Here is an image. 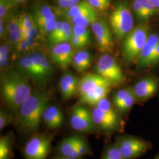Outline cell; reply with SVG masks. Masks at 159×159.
<instances>
[{
  "label": "cell",
  "instance_id": "1",
  "mask_svg": "<svg viewBox=\"0 0 159 159\" xmlns=\"http://www.w3.org/2000/svg\"><path fill=\"white\" fill-rule=\"evenodd\" d=\"M50 98L48 92L36 91L24 102L18 111V126L21 130L32 133L39 129Z\"/></svg>",
  "mask_w": 159,
  "mask_h": 159
},
{
  "label": "cell",
  "instance_id": "2",
  "mask_svg": "<svg viewBox=\"0 0 159 159\" xmlns=\"http://www.w3.org/2000/svg\"><path fill=\"white\" fill-rule=\"evenodd\" d=\"M1 93L6 105L14 111H18L32 93L27 77L14 70H8L2 74Z\"/></svg>",
  "mask_w": 159,
  "mask_h": 159
},
{
  "label": "cell",
  "instance_id": "3",
  "mask_svg": "<svg viewBox=\"0 0 159 159\" xmlns=\"http://www.w3.org/2000/svg\"><path fill=\"white\" fill-rule=\"evenodd\" d=\"M109 22L118 40L125 39L134 28L133 12L127 0H119L115 4L109 16Z\"/></svg>",
  "mask_w": 159,
  "mask_h": 159
},
{
  "label": "cell",
  "instance_id": "4",
  "mask_svg": "<svg viewBox=\"0 0 159 159\" xmlns=\"http://www.w3.org/2000/svg\"><path fill=\"white\" fill-rule=\"evenodd\" d=\"M150 34V29L147 24H139L125 37L121 51L125 62L136 63Z\"/></svg>",
  "mask_w": 159,
  "mask_h": 159
},
{
  "label": "cell",
  "instance_id": "5",
  "mask_svg": "<svg viewBox=\"0 0 159 159\" xmlns=\"http://www.w3.org/2000/svg\"><path fill=\"white\" fill-rule=\"evenodd\" d=\"M115 143L123 159H136L152 147V144L144 140L127 135L118 137Z\"/></svg>",
  "mask_w": 159,
  "mask_h": 159
},
{
  "label": "cell",
  "instance_id": "6",
  "mask_svg": "<svg viewBox=\"0 0 159 159\" xmlns=\"http://www.w3.org/2000/svg\"><path fill=\"white\" fill-rule=\"evenodd\" d=\"M52 137L44 133H37L31 137L24 148L25 159H47L51 150Z\"/></svg>",
  "mask_w": 159,
  "mask_h": 159
},
{
  "label": "cell",
  "instance_id": "7",
  "mask_svg": "<svg viewBox=\"0 0 159 159\" xmlns=\"http://www.w3.org/2000/svg\"><path fill=\"white\" fill-rule=\"evenodd\" d=\"M96 71L97 74L108 80L113 85L120 84L125 80V76L119 64L108 54H105L100 57Z\"/></svg>",
  "mask_w": 159,
  "mask_h": 159
},
{
  "label": "cell",
  "instance_id": "8",
  "mask_svg": "<svg viewBox=\"0 0 159 159\" xmlns=\"http://www.w3.org/2000/svg\"><path fill=\"white\" fill-rule=\"evenodd\" d=\"M70 125L75 130L82 133H91L97 130L92 113L85 106L74 107L70 116Z\"/></svg>",
  "mask_w": 159,
  "mask_h": 159
},
{
  "label": "cell",
  "instance_id": "9",
  "mask_svg": "<svg viewBox=\"0 0 159 159\" xmlns=\"http://www.w3.org/2000/svg\"><path fill=\"white\" fill-rule=\"evenodd\" d=\"M91 113L96 130L104 134H111L121 130L124 126L120 115L106 113L96 107H94Z\"/></svg>",
  "mask_w": 159,
  "mask_h": 159
},
{
  "label": "cell",
  "instance_id": "10",
  "mask_svg": "<svg viewBox=\"0 0 159 159\" xmlns=\"http://www.w3.org/2000/svg\"><path fill=\"white\" fill-rule=\"evenodd\" d=\"M91 25L99 49L104 52L113 51V35L107 23L103 20L98 18Z\"/></svg>",
  "mask_w": 159,
  "mask_h": 159
},
{
  "label": "cell",
  "instance_id": "11",
  "mask_svg": "<svg viewBox=\"0 0 159 159\" xmlns=\"http://www.w3.org/2000/svg\"><path fill=\"white\" fill-rule=\"evenodd\" d=\"M137 102H144L157 92L159 89V79L153 75H148L139 80L132 87Z\"/></svg>",
  "mask_w": 159,
  "mask_h": 159
},
{
  "label": "cell",
  "instance_id": "12",
  "mask_svg": "<svg viewBox=\"0 0 159 159\" xmlns=\"http://www.w3.org/2000/svg\"><path fill=\"white\" fill-rule=\"evenodd\" d=\"M159 43V32L150 33L137 61V70L142 71L151 68L154 52Z\"/></svg>",
  "mask_w": 159,
  "mask_h": 159
},
{
  "label": "cell",
  "instance_id": "13",
  "mask_svg": "<svg viewBox=\"0 0 159 159\" xmlns=\"http://www.w3.org/2000/svg\"><path fill=\"white\" fill-rule=\"evenodd\" d=\"M74 48L70 43H61L52 47L51 61L63 69H66L73 63Z\"/></svg>",
  "mask_w": 159,
  "mask_h": 159
},
{
  "label": "cell",
  "instance_id": "14",
  "mask_svg": "<svg viewBox=\"0 0 159 159\" xmlns=\"http://www.w3.org/2000/svg\"><path fill=\"white\" fill-rule=\"evenodd\" d=\"M131 10L139 24H146L159 12L150 0H132Z\"/></svg>",
  "mask_w": 159,
  "mask_h": 159
},
{
  "label": "cell",
  "instance_id": "15",
  "mask_svg": "<svg viewBox=\"0 0 159 159\" xmlns=\"http://www.w3.org/2000/svg\"><path fill=\"white\" fill-rule=\"evenodd\" d=\"M102 85H113L108 80L98 74H87L79 80L78 94L80 96Z\"/></svg>",
  "mask_w": 159,
  "mask_h": 159
},
{
  "label": "cell",
  "instance_id": "16",
  "mask_svg": "<svg viewBox=\"0 0 159 159\" xmlns=\"http://www.w3.org/2000/svg\"><path fill=\"white\" fill-rule=\"evenodd\" d=\"M79 80L74 74L67 73L63 75L59 83V89L63 98L68 100L78 94Z\"/></svg>",
  "mask_w": 159,
  "mask_h": 159
},
{
  "label": "cell",
  "instance_id": "17",
  "mask_svg": "<svg viewBox=\"0 0 159 159\" xmlns=\"http://www.w3.org/2000/svg\"><path fill=\"white\" fill-rule=\"evenodd\" d=\"M64 117L61 110L56 106H48L44 111L43 121L50 129H57L63 125Z\"/></svg>",
  "mask_w": 159,
  "mask_h": 159
},
{
  "label": "cell",
  "instance_id": "18",
  "mask_svg": "<svg viewBox=\"0 0 159 159\" xmlns=\"http://www.w3.org/2000/svg\"><path fill=\"white\" fill-rule=\"evenodd\" d=\"M111 86V85H100L87 92L80 96V103L94 106L100 100L107 97Z\"/></svg>",
  "mask_w": 159,
  "mask_h": 159
},
{
  "label": "cell",
  "instance_id": "19",
  "mask_svg": "<svg viewBox=\"0 0 159 159\" xmlns=\"http://www.w3.org/2000/svg\"><path fill=\"white\" fill-rule=\"evenodd\" d=\"M7 34L8 39V42L11 46L14 47L22 40V31L18 15H11L7 20Z\"/></svg>",
  "mask_w": 159,
  "mask_h": 159
},
{
  "label": "cell",
  "instance_id": "20",
  "mask_svg": "<svg viewBox=\"0 0 159 159\" xmlns=\"http://www.w3.org/2000/svg\"><path fill=\"white\" fill-rule=\"evenodd\" d=\"M94 10H96L90 6L87 0H83L77 4L63 10L62 16L65 18V20L69 21L74 17Z\"/></svg>",
  "mask_w": 159,
  "mask_h": 159
},
{
  "label": "cell",
  "instance_id": "21",
  "mask_svg": "<svg viewBox=\"0 0 159 159\" xmlns=\"http://www.w3.org/2000/svg\"><path fill=\"white\" fill-rule=\"evenodd\" d=\"M91 61V53L89 51L81 50L75 53L72 64L77 71L84 72L90 68Z\"/></svg>",
  "mask_w": 159,
  "mask_h": 159
},
{
  "label": "cell",
  "instance_id": "22",
  "mask_svg": "<svg viewBox=\"0 0 159 159\" xmlns=\"http://www.w3.org/2000/svg\"><path fill=\"white\" fill-rule=\"evenodd\" d=\"M56 14L55 10L51 6L43 4L35 7L32 16L36 25H38Z\"/></svg>",
  "mask_w": 159,
  "mask_h": 159
},
{
  "label": "cell",
  "instance_id": "23",
  "mask_svg": "<svg viewBox=\"0 0 159 159\" xmlns=\"http://www.w3.org/2000/svg\"><path fill=\"white\" fill-rule=\"evenodd\" d=\"M14 142L12 133H9L0 139V159H11L12 150Z\"/></svg>",
  "mask_w": 159,
  "mask_h": 159
},
{
  "label": "cell",
  "instance_id": "24",
  "mask_svg": "<svg viewBox=\"0 0 159 159\" xmlns=\"http://www.w3.org/2000/svg\"><path fill=\"white\" fill-rule=\"evenodd\" d=\"M59 152L64 157H82L75 147L74 136L67 137L61 142L59 145Z\"/></svg>",
  "mask_w": 159,
  "mask_h": 159
},
{
  "label": "cell",
  "instance_id": "25",
  "mask_svg": "<svg viewBox=\"0 0 159 159\" xmlns=\"http://www.w3.org/2000/svg\"><path fill=\"white\" fill-rule=\"evenodd\" d=\"M18 72L26 77H30L35 80L34 67L29 54L20 57L17 64Z\"/></svg>",
  "mask_w": 159,
  "mask_h": 159
},
{
  "label": "cell",
  "instance_id": "26",
  "mask_svg": "<svg viewBox=\"0 0 159 159\" xmlns=\"http://www.w3.org/2000/svg\"><path fill=\"white\" fill-rule=\"evenodd\" d=\"M98 18V16L97 12L96 10H94L74 17L68 21L71 23L73 25H79L87 27L90 25H91Z\"/></svg>",
  "mask_w": 159,
  "mask_h": 159
},
{
  "label": "cell",
  "instance_id": "27",
  "mask_svg": "<svg viewBox=\"0 0 159 159\" xmlns=\"http://www.w3.org/2000/svg\"><path fill=\"white\" fill-rule=\"evenodd\" d=\"M131 89V87L122 89L114 93L113 96V104L117 111L125 102Z\"/></svg>",
  "mask_w": 159,
  "mask_h": 159
},
{
  "label": "cell",
  "instance_id": "28",
  "mask_svg": "<svg viewBox=\"0 0 159 159\" xmlns=\"http://www.w3.org/2000/svg\"><path fill=\"white\" fill-rule=\"evenodd\" d=\"M10 46L8 42L1 44L0 47V67L1 70L7 68L10 64Z\"/></svg>",
  "mask_w": 159,
  "mask_h": 159
},
{
  "label": "cell",
  "instance_id": "29",
  "mask_svg": "<svg viewBox=\"0 0 159 159\" xmlns=\"http://www.w3.org/2000/svg\"><path fill=\"white\" fill-rule=\"evenodd\" d=\"M14 3L12 0H0V19L6 21L8 20Z\"/></svg>",
  "mask_w": 159,
  "mask_h": 159
},
{
  "label": "cell",
  "instance_id": "30",
  "mask_svg": "<svg viewBox=\"0 0 159 159\" xmlns=\"http://www.w3.org/2000/svg\"><path fill=\"white\" fill-rule=\"evenodd\" d=\"M94 107H96L100 110H101L103 112L109 114L110 115H113V116L120 115L117 111V110H116V108H114L113 104L107 97L104 98L101 100H100L94 106Z\"/></svg>",
  "mask_w": 159,
  "mask_h": 159
},
{
  "label": "cell",
  "instance_id": "31",
  "mask_svg": "<svg viewBox=\"0 0 159 159\" xmlns=\"http://www.w3.org/2000/svg\"><path fill=\"white\" fill-rule=\"evenodd\" d=\"M18 17L21 30L29 31L36 25L32 14L24 12L18 15Z\"/></svg>",
  "mask_w": 159,
  "mask_h": 159
},
{
  "label": "cell",
  "instance_id": "32",
  "mask_svg": "<svg viewBox=\"0 0 159 159\" xmlns=\"http://www.w3.org/2000/svg\"><path fill=\"white\" fill-rule=\"evenodd\" d=\"M74 142L76 150L81 157L91 154L90 148L83 138L79 136H74Z\"/></svg>",
  "mask_w": 159,
  "mask_h": 159
},
{
  "label": "cell",
  "instance_id": "33",
  "mask_svg": "<svg viewBox=\"0 0 159 159\" xmlns=\"http://www.w3.org/2000/svg\"><path fill=\"white\" fill-rule=\"evenodd\" d=\"M73 35L84 40L89 44L91 43V33L87 27L79 25H73Z\"/></svg>",
  "mask_w": 159,
  "mask_h": 159
},
{
  "label": "cell",
  "instance_id": "34",
  "mask_svg": "<svg viewBox=\"0 0 159 159\" xmlns=\"http://www.w3.org/2000/svg\"><path fill=\"white\" fill-rule=\"evenodd\" d=\"M63 30V21H57L56 27L53 31L48 36V43L49 46H52L57 44V41L60 37Z\"/></svg>",
  "mask_w": 159,
  "mask_h": 159
},
{
  "label": "cell",
  "instance_id": "35",
  "mask_svg": "<svg viewBox=\"0 0 159 159\" xmlns=\"http://www.w3.org/2000/svg\"><path fill=\"white\" fill-rule=\"evenodd\" d=\"M102 159H123L116 143L110 144L106 148Z\"/></svg>",
  "mask_w": 159,
  "mask_h": 159
},
{
  "label": "cell",
  "instance_id": "36",
  "mask_svg": "<svg viewBox=\"0 0 159 159\" xmlns=\"http://www.w3.org/2000/svg\"><path fill=\"white\" fill-rule=\"evenodd\" d=\"M41 63L43 75L46 82L50 79V78L54 73V68L48 62L46 56L41 52Z\"/></svg>",
  "mask_w": 159,
  "mask_h": 159
},
{
  "label": "cell",
  "instance_id": "37",
  "mask_svg": "<svg viewBox=\"0 0 159 159\" xmlns=\"http://www.w3.org/2000/svg\"><path fill=\"white\" fill-rule=\"evenodd\" d=\"M96 11H105L110 6V0H87Z\"/></svg>",
  "mask_w": 159,
  "mask_h": 159
},
{
  "label": "cell",
  "instance_id": "38",
  "mask_svg": "<svg viewBox=\"0 0 159 159\" xmlns=\"http://www.w3.org/2000/svg\"><path fill=\"white\" fill-rule=\"evenodd\" d=\"M12 121V117L4 110L0 111V130H3Z\"/></svg>",
  "mask_w": 159,
  "mask_h": 159
},
{
  "label": "cell",
  "instance_id": "39",
  "mask_svg": "<svg viewBox=\"0 0 159 159\" xmlns=\"http://www.w3.org/2000/svg\"><path fill=\"white\" fill-rule=\"evenodd\" d=\"M70 43L75 49H79L81 48H84L85 46H88L89 44L86 43L84 40L80 39L79 37L73 35L70 41Z\"/></svg>",
  "mask_w": 159,
  "mask_h": 159
},
{
  "label": "cell",
  "instance_id": "40",
  "mask_svg": "<svg viewBox=\"0 0 159 159\" xmlns=\"http://www.w3.org/2000/svg\"><path fill=\"white\" fill-rule=\"evenodd\" d=\"M15 47L17 52L20 53H25L30 51L28 40L27 39H22V40L17 44Z\"/></svg>",
  "mask_w": 159,
  "mask_h": 159
},
{
  "label": "cell",
  "instance_id": "41",
  "mask_svg": "<svg viewBox=\"0 0 159 159\" xmlns=\"http://www.w3.org/2000/svg\"><path fill=\"white\" fill-rule=\"evenodd\" d=\"M27 39L28 40V43H29V48L30 51H37L36 50L40 46V40L32 39V38H29Z\"/></svg>",
  "mask_w": 159,
  "mask_h": 159
},
{
  "label": "cell",
  "instance_id": "42",
  "mask_svg": "<svg viewBox=\"0 0 159 159\" xmlns=\"http://www.w3.org/2000/svg\"><path fill=\"white\" fill-rule=\"evenodd\" d=\"M6 20L0 19V37L3 39L7 34V24Z\"/></svg>",
  "mask_w": 159,
  "mask_h": 159
},
{
  "label": "cell",
  "instance_id": "43",
  "mask_svg": "<svg viewBox=\"0 0 159 159\" xmlns=\"http://www.w3.org/2000/svg\"><path fill=\"white\" fill-rule=\"evenodd\" d=\"M159 65V43L157 46V48L156 49V51L154 52L153 58L151 64V68L154 67L156 66H158Z\"/></svg>",
  "mask_w": 159,
  "mask_h": 159
},
{
  "label": "cell",
  "instance_id": "44",
  "mask_svg": "<svg viewBox=\"0 0 159 159\" xmlns=\"http://www.w3.org/2000/svg\"><path fill=\"white\" fill-rule=\"evenodd\" d=\"M68 0H57L58 7L61 10H65L68 8Z\"/></svg>",
  "mask_w": 159,
  "mask_h": 159
},
{
  "label": "cell",
  "instance_id": "45",
  "mask_svg": "<svg viewBox=\"0 0 159 159\" xmlns=\"http://www.w3.org/2000/svg\"><path fill=\"white\" fill-rule=\"evenodd\" d=\"M80 1V0H68V8L72 6L77 4Z\"/></svg>",
  "mask_w": 159,
  "mask_h": 159
},
{
  "label": "cell",
  "instance_id": "46",
  "mask_svg": "<svg viewBox=\"0 0 159 159\" xmlns=\"http://www.w3.org/2000/svg\"><path fill=\"white\" fill-rule=\"evenodd\" d=\"M150 1L159 11V0H150Z\"/></svg>",
  "mask_w": 159,
  "mask_h": 159
},
{
  "label": "cell",
  "instance_id": "47",
  "mask_svg": "<svg viewBox=\"0 0 159 159\" xmlns=\"http://www.w3.org/2000/svg\"><path fill=\"white\" fill-rule=\"evenodd\" d=\"M56 159H83L82 157H64L61 156V157H59Z\"/></svg>",
  "mask_w": 159,
  "mask_h": 159
},
{
  "label": "cell",
  "instance_id": "48",
  "mask_svg": "<svg viewBox=\"0 0 159 159\" xmlns=\"http://www.w3.org/2000/svg\"><path fill=\"white\" fill-rule=\"evenodd\" d=\"M15 3H21L24 2L25 0H12Z\"/></svg>",
  "mask_w": 159,
  "mask_h": 159
},
{
  "label": "cell",
  "instance_id": "49",
  "mask_svg": "<svg viewBox=\"0 0 159 159\" xmlns=\"http://www.w3.org/2000/svg\"><path fill=\"white\" fill-rule=\"evenodd\" d=\"M155 159H159V156H157V157H156Z\"/></svg>",
  "mask_w": 159,
  "mask_h": 159
}]
</instances>
